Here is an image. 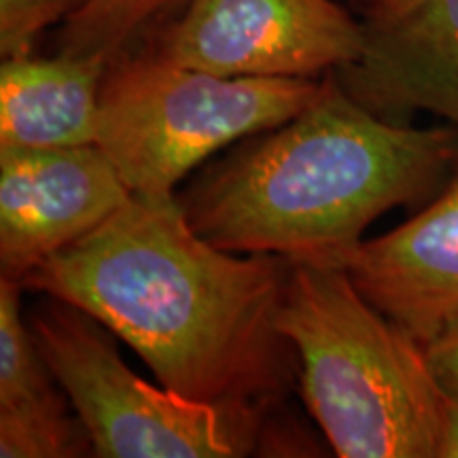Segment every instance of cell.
<instances>
[{
  "mask_svg": "<svg viewBox=\"0 0 458 458\" xmlns=\"http://www.w3.org/2000/svg\"><path fill=\"white\" fill-rule=\"evenodd\" d=\"M289 272L286 257L210 244L176 198L131 193L21 286L81 308L168 391L266 411L297 374L293 346L278 329Z\"/></svg>",
  "mask_w": 458,
  "mask_h": 458,
  "instance_id": "1",
  "label": "cell"
},
{
  "mask_svg": "<svg viewBox=\"0 0 458 458\" xmlns=\"http://www.w3.org/2000/svg\"><path fill=\"white\" fill-rule=\"evenodd\" d=\"M108 62L60 54L3 57L0 147L64 148L96 145L100 89Z\"/></svg>",
  "mask_w": 458,
  "mask_h": 458,
  "instance_id": "10",
  "label": "cell"
},
{
  "mask_svg": "<svg viewBox=\"0 0 458 458\" xmlns=\"http://www.w3.org/2000/svg\"><path fill=\"white\" fill-rule=\"evenodd\" d=\"M221 77L323 79L363 51V24L335 0H189L151 47Z\"/></svg>",
  "mask_w": 458,
  "mask_h": 458,
  "instance_id": "6",
  "label": "cell"
},
{
  "mask_svg": "<svg viewBox=\"0 0 458 458\" xmlns=\"http://www.w3.org/2000/svg\"><path fill=\"white\" fill-rule=\"evenodd\" d=\"M30 329L57 386L102 458H233L259 442L263 411L193 401L136 376L111 331L49 297Z\"/></svg>",
  "mask_w": 458,
  "mask_h": 458,
  "instance_id": "5",
  "label": "cell"
},
{
  "mask_svg": "<svg viewBox=\"0 0 458 458\" xmlns=\"http://www.w3.org/2000/svg\"><path fill=\"white\" fill-rule=\"evenodd\" d=\"M323 79L221 77L147 54L113 57L100 89L98 145L134 196L174 198L219 148L306 111Z\"/></svg>",
  "mask_w": 458,
  "mask_h": 458,
  "instance_id": "4",
  "label": "cell"
},
{
  "mask_svg": "<svg viewBox=\"0 0 458 458\" xmlns=\"http://www.w3.org/2000/svg\"><path fill=\"white\" fill-rule=\"evenodd\" d=\"M278 329L295 351L303 403L337 456H439L448 399L425 344L340 266L291 261Z\"/></svg>",
  "mask_w": 458,
  "mask_h": 458,
  "instance_id": "3",
  "label": "cell"
},
{
  "mask_svg": "<svg viewBox=\"0 0 458 458\" xmlns=\"http://www.w3.org/2000/svg\"><path fill=\"white\" fill-rule=\"evenodd\" d=\"M363 51L337 81L393 123L428 113L458 128V0H363Z\"/></svg>",
  "mask_w": 458,
  "mask_h": 458,
  "instance_id": "8",
  "label": "cell"
},
{
  "mask_svg": "<svg viewBox=\"0 0 458 458\" xmlns=\"http://www.w3.org/2000/svg\"><path fill=\"white\" fill-rule=\"evenodd\" d=\"M21 283L0 280V456L66 458L91 448L55 391V376L21 317Z\"/></svg>",
  "mask_w": 458,
  "mask_h": 458,
  "instance_id": "11",
  "label": "cell"
},
{
  "mask_svg": "<svg viewBox=\"0 0 458 458\" xmlns=\"http://www.w3.org/2000/svg\"><path fill=\"white\" fill-rule=\"evenodd\" d=\"M131 198L98 145L0 147V270L28 272L88 236Z\"/></svg>",
  "mask_w": 458,
  "mask_h": 458,
  "instance_id": "7",
  "label": "cell"
},
{
  "mask_svg": "<svg viewBox=\"0 0 458 458\" xmlns=\"http://www.w3.org/2000/svg\"><path fill=\"white\" fill-rule=\"evenodd\" d=\"M85 0H0V55L32 54L47 28L66 21Z\"/></svg>",
  "mask_w": 458,
  "mask_h": 458,
  "instance_id": "13",
  "label": "cell"
},
{
  "mask_svg": "<svg viewBox=\"0 0 458 458\" xmlns=\"http://www.w3.org/2000/svg\"><path fill=\"white\" fill-rule=\"evenodd\" d=\"M189 0H85L68 17L60 34V51L72 55L113 57L128 51L145 26Z\"/></svg>",
  "mask_w": 458,
  "mask_h": 458,
  "instance_id": "12",
  "label": "cell"
},
{
  "mask_svg": "<svg viewBox=\"0 0 458 458\" xmlns=\"http://www.w3.org/2000/svg\"><path fill=\"white\" fill-rule=\"evenodd\" d=\"M437 458H458V405L448 401V411H445V425L439 442Z\"/></svg>",
  "mask_w": 458,
  "mask_h": 458,
  "instance_id": "15",
  "label": "cell"
},
{
  "mask_svg": "<svg viewBox=\"0 0 458 458\" xmlns=\"http://www.w3.org/2000/svg\"><path fill=\"white\" fill-rule=\"evenodd\" d=\"M456 159L454 125L386 122L329 74L317 102L219 165L181 206L219 249L334 266L376 219L433 193Z\"/></svg>",
  "mask_w": 458,
  "mask_h": 458,
  "instance_id": "2",
  "label": "cell"
},
{
  "mask_svg": "<svg viewBox=\"0 0 458 458\" xmlns=\"http://www.w3.org/2000/svg\"><path fill=\"white\" fill-rule=\"evenodd\" d=\"M365 300L427 344L458 317V159L450 181L393 232L342 255Z\"/></svg>",
  "mask_w": 458,
  "mask_h": 458,
  "instance_id": "9",
  "label": "cell"
},
{
  "mask_svg": "<svg viewBox=\"0 0 458 458\" xmlns=\"http://www.w3.org/2000/svg\"><path fill=\"white\" fill-rule=\"evenodd\" d=\"M425 354L445 399L458 405V317L425 344Z\"/></svg>",
  "mask_w": 458,
  "mask_h": 458,
  "instance_id": "14",
  "label": "cell"
}]
</instances>
